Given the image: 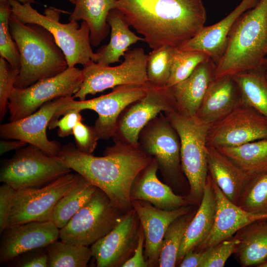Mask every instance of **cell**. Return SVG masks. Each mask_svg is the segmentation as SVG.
I'll list each match as a JSON object with an SVG mask.
<instances>
[{"instance_id":"cell-1","label":"cell","mask_w":267,"mask_h":267,"mask_svg":"<svg viewBox=\"0 0 267 267\" xmlns=\"http://www.w3.org/2000/svg\"><path fill=\"white\" fill-rule=\"evenodd\" d=\"M116 8L152 49L177 48L205 26L202 0H117Z\"/></svg>"},{"instance_id":"cell-2","label":"cell","mask_w":267,"mask_h":267,"mask_svg":"<svg viewBox=\"0 0 267 267\" xmlns=\"http://www.w3.org/2000/svg\"><path fill=\"white\" fill-rule=\"evenodd\" d=\"M68 167L104 192L123 213L132 208L131 190L139 174L152 161L137 147L115 143L106 148L104 156L79 151L70 142L56 155Z\"/></svg>"},{"instance_id":"cell-3","label":"cell","mask_w":267,"mask_h":267,"mask_svg":"<svg viewBox=\"0 0 267 267\" xmlns=\"http://www.w3.org/2000/svg\"><path fill=\"white\" fill-rule=\"evenodd\" d=\"M10 33L20 56V73L15 88H24L37 82L55 76L68 65L52 34L37 24H25L11 13Z\"/></svg>"},{"instance_id":"cell-4","label":"cell","mask_w":267,"mask_h":267,"mask_svg":"<svg viewBox=\"0 0 267 267\" xmlns=\"http://www.w3.org/2000/svg\"><path fill=\"white\" fill-rule=\"evenodd\" d=\"M267 55V0H259L232 27L226 50L216 65L215 79L259 68Z\"/></svg>"},{"instance_id":"cell-5","label":"cell","mask_w":267,"mask_h":267,"mask_svg":"<svg viewBox=\"0 0 267 267\" xmlns=\"http://www.w3.org/2000/svg\"><path fill=\"white\" fill-rule=\"evenodd\" d=\"M11 14L21 22L41 25L49 31L63 52L68 67L76 64L84 66L91 61L97 62L98 55L94 53L90 42V30L87 23L82 21L80 26L77 21L67 23L59 21L63 11L53 7L46 8L43 14L33 8L31 3H22L9 0Z\"/></svg>"},{"instance_id":"cell-6","label":"cell","mask_w":267,"mask_h":267,"mask_svg":"<svg viewBox=\"0 0 267 267\" xmlns=\"http://www.w3.org/2000/svg\"><path fill=\"white\" fill-rule=\"evenodd\" d=\"M165 114L179 136L181 168L190 186L186 197L191 204L199 205L208 175L206 147L210 126L196 116H187L177 110Z\"/></svg>"},{"instance_id":"cell-7","label":"cell","mask_w":267,"mask_h":267,"mask_svg":"<svg viewBox=\"0 0 267 267\" xmlns=\"http://www.w3.org/2000/svg\"><path fill=\"white\" fill-rule=\"evenodd\" d=\"M72 170L56 156L30 144L16 150L2 163L0 181L15 190L37 188L47 185Z\"/></svg>"},{"instance_id":"cell-8","label":"cell","mask_w":267,"mask_h":267,"mask_svg":"<svg viewBox=\"0 0 267 267\" xmlns=\"http://www.w3.org/2000/svg\"><path fill=\"white\" fill-rule=\"evenodd\" d=\"M124 214L98 188L88 202L60 229L59 238L71 244L91 245L108 234Z\"/></svg>"},{"instance_id":"cell-9","label":"cell","mask_w":267,"mask_h":267,"mask_svg":"<svg viewBox=\"0 0 267 267\" xmlns=\"http://www.w3.org/2000/svg\"><path fill=\"white\" fill-rule=\"evenodd\" d=\"M123 57L122 63L116 66H103L93 61L83 66V83L73 98L84 100L88 94L94 95L119 86L145 85L148 82V55L143 48L128 49Z\"/></svg>"},{"instance_id":"cell-10","label":"cell","mask_w":267,"mask_h":267,"mask_svg":"<svg viewBox=\"0 0 267 267\" xmlns=\"http://www.w3.org/2000/svg\"><path fill=\"white\" fill-rule=\"evenodd\" d=\"M82 70L68 67L51 78L40 80L24 88H14L9 97V122L25 118L54 98L73 96L83 81Z\"/></svg>"},{"instance_id":"cell-11","label":"cell","mask_w":267,"mask_h":267,"mask_svg":"<svg viewBox=\"0 0 267 267\" xmlns=\"http://www.w3.org/2000/svg\"><path fill=\"white\" fill-rule=\"evenodd\" d=\"M179 136L163 112L151 120L140 131L137 147L154 158L164 180L172 184L182 180Z\"/></svg>"},{"instance_id":"cell-12","label":"cell","mask_w":267,"mask_h":267,"mask_svg":"<svg viewBox=\"0 0 267 267\" xmlns=\"http://www.w3.org/2000/svg\"><path fill=\"white\" fill-rule=\"evenodd\" d=\"M146 84L119 86L108 94L89 100L77 101L73 96L66 97L50 121L58 120L70 111L93 110L98 115L93 127L99 139H108L113 136L118 119L124 109L144 95Z\"/></svg>"},{"instance_id":"cell-13","label":"cell","mask_w":267,"mask_h":267,"mask_svg":"<svg viewBox=\"0 0 267 267\" xmlns=\"http://www.w3.org/2000/svg\"><path fill=\"white\" fill-rule=\"evenodd\" d=\"M80 177L78 173H70L40 188L15 190L8 227L31 222L51 221L55 205L76 185Z\"/></svg>"},{"instance_id":"cell-14","label":"cell","mask_w":267,"mask_h":267,"mask_svg":"<svg viewBox=\"0 0 267 267\" xmlns=\"http://www.w3.org/2000/svg\"><path fill=\"white\" fill-rule=\"evenodd\" d=\"M177 110L176 102L170 88L146 85V91L141 98L128 105L120 114L114 134V143L137 147L141 130L160 113Z\"/></svg>"},{"instance_id":"cell-15","label":"cell","mask_w":267,"mask_h":267,"mask_svg":"<svg viewBox=\"0 0 267 267\" xmlns=\"http://www.w3.org/2000/svg\"><path fill=\"white\" fill-rule=\"evenodd\" d=\"M267 138V118L243 102L223 118L210 126L207 146H238Z\"/></svg>"},{"instance_id":"cell-16","label":"cell","mask_w":267,"mask_h":267,"mask_svg":"<svg viewBox=\"0 0 267 267\" xmlns=\"http://www.w3.org/2000/svg\"><path fill=\"white\" fill-rule=\"evenodd\" d=\"M139 220L134 208L106 235L91 245L97 267H118L133 255L137 244Z\"/></svg>"},{"instance_id":"cell-17","label":"cell","mask_w":267,"mask_h":267,"mask_svg":"<svg viewBox=\"0 0 267 267\" xmlns=\"http://www.w3.org/2000/svg\"><path fill=\"white\" fill-rule=\"evenodd\" d=\"M65 99L66 97H61L51 100L44 103L31 115L1 125L0 137L24 141L40 148L49 155L56 156L62 145L55 140L48 139L46 128L55 112L64 103Z\"/></svg>"},{"instance_id":"cell-18","label":"cell","mask_w":267,"mask_h":267,"mask_svg":"<svg viewBox=\"0 0 267 267\" xmlns=\"http://www.w3.org/2000/svg\"><path fill=\"white\" fill-rule=\"evenodd\" d=\"M59 232L51 221L7 227L0 233V263L5 264L23 252L46 247L57 240Z\"/></svg>"},{"instance_id":"cell-19","label":"cell","mask_w":267,"mask_h":267,"mask_svg":"<svg viewBox=\"0 0 267 267\" xmlns=\"http://www.w3.org/2000/svg\"><path fill=\"white\" fill-rule=\"evenodd\" d=\"M132 205L144 232V254L148 266H158L161 243L169 226L178 218L192 211V208L189 205L166 210L156 208L148 202L137 200L132 201Z\"/></svg>"},{"instance_id":"cell-20","label":"cell","mask_w":267,"mask_h":267,"mask_svg":"<svg viewBox=\"0 0 267 267\" xmlns=\"http://www.w3.org/2000/svg\"><path fill=\"white\" fill-rule=\"evenodd\" d=\"M259 0H242L226 17L216 23L204 26L192 38L177 49L183 51H198L207 54L217 64L222 57L228 44L230 31L236 20L244 12L254 7Z\"/></svg>"},{"instance_id":"cell-21","label":"cell","mask_w":267,"mask_h":267,"mask_svg":"<svg viewBox=\"0 0 267 267\" xmlns=\"http://www.w3.org/2000/svg\"><path fill=\"white\" fill-rule=\"evenodd\" d=\"M213 185L217 204L214 222L207 237L194 249L196 251H203L232 237L241 228L254 221L267 219V215L248 212L231 202L213 180Z\"/></svg>"},{"instance_id":"cell-22","label":"cell","mask_w":267,"mask_h":267,"mask_svg":"<svg viewBox=\"0 0 267 267\" xmlns=\"http://www.w3.org/2000/svg\"><path fill=\"white\" fill-rule=\"evenodd\" d=\"M158 170V164L153 158L134 179L131 190V201H145L166 210L190 205L191 203L187 197L175 194L169 185L159 179Z\"/></svg>"},{"instance_id":"cell-23","label":"cell","mask_w":267,"mask_h":267,"mask_svg":"<svg viewBox=\"0 0 267 267\" xmlns=\"http://www.w3.org/2000/svg\"><path fill=\"white\" fill-rule=\"evenodd\" d=\"M242 102L240 88L233 76L224 75L211 82L195 116L211 126Z\"/></svg>"},{"instance_id":"cell-24","label":"cell","mask_w":267,"mask_h":267,"mask_svg":"<svg viewBox=\"0 0 267 267\" xmlns=\"http://www.w3.org/2000/svg\"><path fill=\"white\" fill-rule=\"evenodd\" d=\"M208 173L223 194L238 206L253 178L218 148L207 146Z\"/></svg>"},{"instance_id":"cell-25","label":"cell","mask_w":267,"mask_h":267,"mask_svg":"<svg viewBox=\"0 0 267 267\" xmlns=\"http://www.w3.org/2000/svg\"><path fill=\"white\" fill-rule=\"evenodd\" d=\"M216 64L211 58L200 63L185 80L171 87L177 110L195 116L211 82L215 79Z\"/></svg>"},{"instance_id":"cell-26","label":"cell","mask_w":267,"mask_h":267,"mask_svg":"<svg viewBox=\"0 0 267 267\" xmlns=\"http://www.w3.org/2000/svg\"><path fill=\"white\" fill-rule=\"evenodd\" d=\"M216 205L213 179L208 173L202 200L186 228L181 242L177 264L180 263L187 252L195 249L207 237L214 222Z\"/></svg>"},{"instance_id":"cell-27","label":"cell","mask_w":267,"mask_h":267,"mask_svg":"<svg viewBox=\"0 0 267 267\" xmlns=\"http://www.w3.org/2000/svg\"><path fill=\"white\" fill-rule=\"evenodd\" d=\"M234 236L238 243L233 254L242 267H258L267 259V219L247 224Z\"/></svg>"},{"instance_id":"cell-28","label":"cell","mask_w":267,"mask_h":267,"mask_svg":"<svg viewBox=\"0 0 267 267\" xmlns=\"http://www.w3.org/2000/svg\"><path fill=\"white\" fill-rule=\"evenodd\" d=\"M107 22L110 27L109 43L101 47L96 52L98 55L96 63L103 66L120 62L128 48L138 41H144L130 30V26L124 14L117 8L111 9Z\"/></svg>"},{"instance_id":"cell-29","label":"cell","mask_w":267,"mask_h":267,"mask_svg":"<svg viewBox=\"0 0 267 267\" xmlns=\"http://www.w3.org/2000/svg\"><path fill=\"white\" fill-rule=\"evenodd\" d=\"M116 3L117 0H76L68 21H86L90 30V44L97 46L108 35L110 27L107 18Z\"/></svg>"},{"instance_id":"cell-30","label":"cell","mask_w":267,"mask_h":267,"mask_svg":"<svg viewBox=\"0 0 267 267\" xmlns=\"http://www.w3.org/2000/svg\"><path fill=\"white\" fill-rule=\"evenodd\" d=\"M217 148L253 178L267 173V138Z\"/></svg>"},{"instance_id":"cell-31","label":"cell","mask_w":267,"mask_h":267,"mask_svg":"<svg viewBox=\"0 0 267 267\" xmlns=\"http://www.w3.org/2000/svg\"><path fill=\"white\" fill-rule=\"evenodd\" d=\"M97 188L80 175L76 185L63 196L55 205L51 221L59 229L63 227L88 202Z\"/></svg>"},{"instance_id":"cell-32","label":"cell","mask_w":267,"mask_h":267,"mask_svg":"<svg viewBox=\"0 0 267 267\" xmlns=\"http://www.w3.org/2000/svg\"><path fill=\"white\" fill-rule=\"evenodd\" d=\"M233 76L240 88L242 102L267 118V80L263 65Z\"/></svg>"},{"instance_id":"cell-33","label":"cell","mask_w":267,"mask_h":267,"mask_svg":"<svg viewBox=\"0 0 267 267\" xmlns=\"http://www.w3.org/2000/svg\"><path fill=\"white\" fill-rule=\"evenodd\" d=\"M47 267H86L92 257L90 248L56 240L45 247Z\"/></svg>"},{"instance_id":"cell-34","label":"cell","mask_w":267,"mask_h":267,"mask_svg":"<svg viewBox=\"0 0 267 267\" xmlns=\"http://www.w3.org/2000/svg\"><path fill=\"white\" fill-rule=\"evenodd\" d=\"M196 211L192 210L173 221L164 236L159 253L158 267H174L186 228Z\"/></svg>"},{"instance_id":"cell-35","label":"cell","mask_w":267,"mask_h":267,"mask_svg":"<svg viewBox=\"0 0 267 267\" xmlns=\"http://www.w3.org/2000/svg\"><path fill=\"white\" fill-rule=\"evenodd\" d=\"M175 48L165 45L153 49L148 55L146 72L149 85L158 88L166 87Z\"/></svg>"},{"instance_id":"cell-36","label":"cell","mask_w":267,"mask_h":267,"mask_svg":"<svg viewBox=\"0 0 267 267\" xmlns=\"http://www.w3.org/2000/svg\"><path fill=\"white\" fill-rule=\"evenodd\" d=\"M210 58L207 54L201 51H183L176 48L166 87H171L185 80L200 63Z\"/></svg>"},{"instance_id":"cell-37","label":"cell","mask_w":267,"mask_h":267,"mask_svg":"<svg viewBox=\"0 0 267 267\" xmlns=\"http://www.w3.org/2000/svg\"><path fill=\"white\" fill-rule=\"evenodd\" d=\"M11 13L9 0H0V55L12 66L20 69L19 51L9 27Z\"/></svg>"},{"instance_id":"cell-38","label":"cell","mask_w":267,"mask_h":267,"mask_svg":"<svg viewBox=\"0 0 267 267\" xmlns=\"http://www.w3.org/2000/svg\"><path fill=\"white\" fill-rule=\"evenodd\" d=\"M238 206L248 212L267 215V173L252 178Z\"/></svg>"},{"instance_id":"cell-39","label":"cell","mask_w":267,"mask_h":267,"mask_svg":"<svg viewBox=\"0 0 267 267\" xmlns=\"http://www.w3.org/2000/svg\"><path fill=\"white\" fill-rule=\"evenodd\" d=\"M238 240L233 236L202 252L199 267H223L234 253Z\"/></svg>"},{"instance_id":"cell-40","label":"cell","mask_w":267,"mask_h":267,"mask_svg":"<svg viewBox=\"0 0 267 267\" xmlns=\"http://www.w3.org/2000/svg\"><path fill=\"white\" fill-rule=\"evenodd\" d=\"M20 73L4 58H0V119L2 121L7 112L9 97Z\"/></svg>"},{"instance_id":"cell-41","label":"cell","mask_w":267,"mask_h":267,"mask_svg":"<svg viewBox=\"0 0 267 267\" xmlns=\"http://www.w3.org/2000/svg\"><path fill=\"white\" fill-rule=\"evenodd\" d=\"M77 149L86 154H92L99 138L94 127H89L78 122L73 129V134Z\"/></svg>"},{"instance_id":"cell-42","label":"cell","mask_w":267,"mask_h":267,"mask_svg":"<svg viewBox=\"0 0 267 267\" xmlns=\"http://www.w3.org/2000/svg\"><path fill=\"white\" fill-rule=\"evenodd\" d=\"M47 255L45 247L23 252L5 263L10 267H47Z\"/></svg>"},{"instance_id":"cell-43","label":"cell","mask_w":267,"mask_h":267,"mask_svg":"<svg viewBox=\"0 0 267 267\" xmlns=\"http://www.w3.org/2000/svg\"><path fill=\"white\" fill-rule=\"evenodd\" d=\"M82 121V116L80 111H70L63 115L60 119L50 121L48 128L52 130L58 127L57 134L61 137H65L73 134V129L76 124Z\"/></svg>"},{"instance_id":"cell-44","label":"cell","mask_w":267,"mask_h":267,"mask_svg":"<svg viewBox=\"0 0 267 267\" xmlns=\"http://www.w3.org/2000/svg\"><path fill=\"white\" fill-rule=\"evenodd\" d=\"M15 190L7 184L0 186V233L8 227L12 198Z\"/></svg>"},{"instance_id":"cell-45","label":"cell","mask_w":267,"mask_h":267,"mask_svg":"<svg viewBox=\"0 0 267 267\" xmlns=\"http://www.w3.org/2000/svg\"><path fill=\"white\" fill-rule=\"evenodd\" d=\"M145 236L143 231L140 225L138 233L136 246L132 256L126 261L122 267H147V263L143 254Z\"/></svg>"},{"instance_id":"cell-46","label":"cell","mask_w":267,"mask_h":267,"mask_svg":"<svg viewBox=\"0 0 267 267\" xmlns=\"http://www.w3.org/2000/svg\"><path fill=\"white\" fill-rule=\"evenodd\" d=\"M202 252L191 250L187 252L179 263L180 267H199Z\"/></svg>"},{"instance_id":"cell-47","label":"cell","mask_w":267,"mask_h":267,"mask_svg":"<svg viewBox=\"0 0 267 267\" xmlns=\"http://www.w3.org/2000/svg\"><path fill=\"white\" fill-rule=\"evenodd\" d=\"M28 144L27 142L20 140L14 141L0 140V154L2 155L9 151L16 150L26 146Z\"/></svg>"},{"instance_id":"cell-48","label":"cell","mask_w":267,"mask_h":267,"mask_svg":"<svg viewBox=\"0 0 267 267\" xmlns=\"http://www.w3.org/2000/svg\"><path fill=\"white\" fill-rule=\"evenodd\" d=\"M262 65L264 68L265 75L266 78L267 80V57H266L264 59Z\"/></svg>"},{"instance_id":"cell-49","label":"cell","mask_w":267,"mask_h":267,"mask_svg":"<svg viewBox=\"0 0 267 267\" xmlns=\"http://www.w3.org/2000/svg\"><path fill=\"white\" fill-rule=\"evenodd\" d=\"M14 0L18 1L22 3H33L36 2L35 0Z\"/></svg>"},{"instance_id":"cell-50","label":"cell","mask_w":267,"mask_h":267,"mask_svg":"<svg viewBox=\"0 0 267 267\" xmlns=\"http://www.w3.org/2000/svg\"><path fill=\"white\" fill-rule=\"evenodd\" d=\"M258 267H267V259L263 263L259 265Z\"/></svg>"},{"instance_id":"cell-51","label":"cell","mask_w":267,"mask_h":267,"mask_svg":"<svg viewBox=\"0 0 267 267\" xmlns=\"http://www.w3.org/2000/svg\"><path fill=\"white\" fill-rule=\"evenodd\" d=\"M69 0L72 4H75L76 0Z\"/></svg>"}]
</instances>
